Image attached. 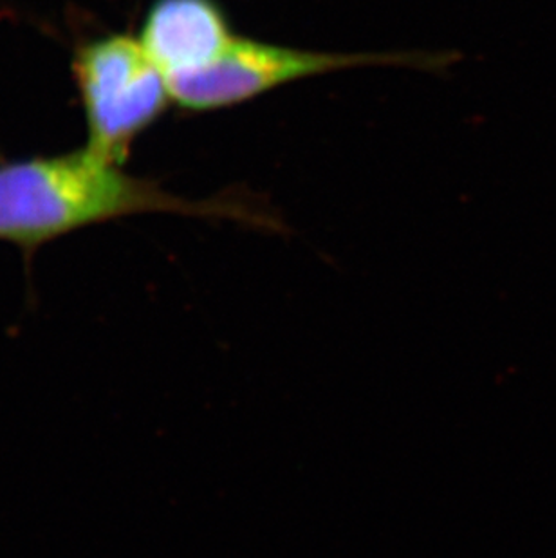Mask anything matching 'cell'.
Returning <instances> with one entry per match:
<instances>
[{
	"mask_svg": "<svg viewBox=\"0 0 556 558\" xmlns=\"http://www.w3.org/2000/svg\"><path fill=\"white\" fill-rule=\"evenodd\" d=\"M172 211L282 232L271 211L241 197L189 201L142 180L95 148L0 165V241L26 255L55 239L121 217Z\"/></svg>",
	"mask_w": 556,
	"mask_h": 558,
	"instance_id": "cell-1",
	"label": "cell"
},
{
	"mask_svg": "<svg viewBox=\"0 0 556 558\" xmlns=\"http://www.w3.org/2000/svg\"><path fill=\"white\" fill-rule=\"evenodd\" d=\"M73 74L87 123V145L125 163L132 143L172 101L167 78L142 40L109 33L82 44Z\"/></svg>",
	"mask_w": 556,
	"mask_h": 558,
	"instance_id": "cell-2",
	"label": "cell"
},
{
	"mask_svg": "<svg viewBox=\"0 0 556 558\" xmlns=\"http://www.w3.org/2000/svg\"><path fill=\"white\" fill-rule=\"evenodd\" d=\"M451 60L450 54L321 53L235 35L210 65L167 78V84L179 107L195 112L216 111L316 74L365 65L437 69Z\"/></svg>",
	"mask_w": 556,
	"mask_h": 558,
	"instance_id": "cell-3",
	"label": "cell"
},
{
	"mask_svg": "<svg viewBox=\"0 0 556 558\" xmlns=\"http://www.w3.org/2000/svg\"><path fill=\"white\" fill-rule=\"evenodd\" d=\"M137 38L172 78L210 65L235 33L217 0H154Z\"/></svg>",
	"mask_w": 556,
	"mask_h": 558,
	"instance_id": "cell-4",
	"label": "cell"
}]
</instances>
